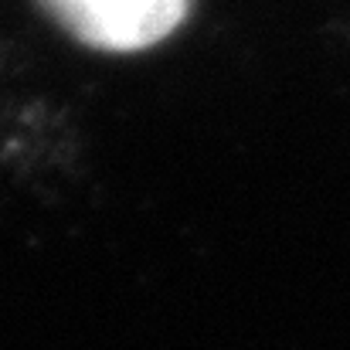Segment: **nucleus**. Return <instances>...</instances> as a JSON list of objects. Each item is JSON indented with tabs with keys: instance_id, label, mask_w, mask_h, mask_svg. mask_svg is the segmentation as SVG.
<instances>
[{
	"instance_id": "1",
	"label": "nucleus",
	"mask_w": 350,
	"mask_h": 350,
	"mask_svg": "<svg viewBox=\"0 0 350 350\" xmlns=\"http://www.w3.org/2000/svg\"><path fill=\"white\" fill-rule=\"evenodd\" d=\"M72 41L103 55H139L174 38L194 0H38Z\"/></svg>"
}]
</instances>
